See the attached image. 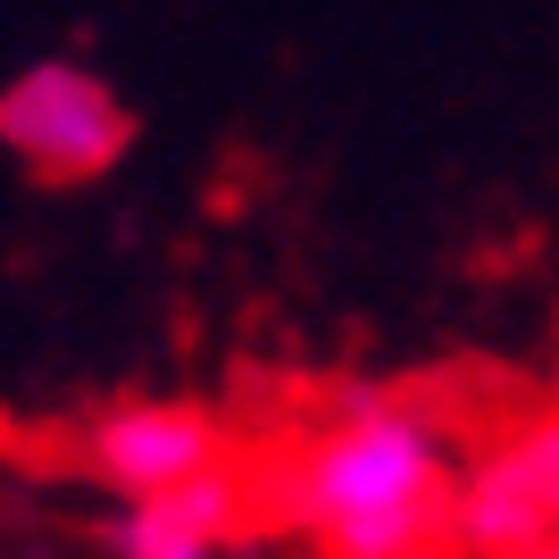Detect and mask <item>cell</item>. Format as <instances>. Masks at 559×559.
Masks as SVG:
<instances>
[{
    "label": "cell",
    "mask_w": 559,
    "mask_h": 559,
    "mask_svg": "<svg viewBox=\"0 0 559 559\" xmlns=\"http://www.w3.org/2000/svg\"><path fill=\"white\" fill-rule=\"evenodd\" d=\"M276 510L326 543V559H443L460 535L451 451L418 409H359L309 435L276 476Z\"/></svg>",
    "instance_id": "6da1fadb"
},
{
    "label": "cell",
    "mask_w": 559,
    "mask_h": 559,
    "mask_svg": "<svg viewBox=\"0 0 559 559\" xmlns=\"http://www.w3.org/2000/svg\"><path fill=\"white\" fill-rule=\"evenodd\" d=\"M126 142H134L126 100L75 59H34V68H17L0 84V151L43 185L109 176L126 159Z\"/></svg>",
    "instance_id": "7a4b0ae2"
},
{
    "label": "cell",
    "mask_w": 559,
    "mask_h": 559,
    "mask_svg": "<svg viewBox=\"0 0 559 559\" xmlns=\"http://www.w3.org/2000/svg\"><path fill=\"white\" fill-rule=\"evenodd\" d=\"M460 543L476 559H543L559 551V409L526 418L492 460L460 485Z\"/></svg>",
    "instance_id": "3957f363"
},
{
    "label": "cell",
    "mask_w": 559,
    "mask_h": 559,
    "mask_svg": "<svg viewBox=\"0 0 559 559\" xmlns=\"http://www.w3.org/2000/svg\"><path fill=\"white\" fill-rule=\"evenodd\" d=\"M84 451L126 501H159V492L226 467V426L192 401H126L109 418H93Z\"/></svg>",
    "instance_id": "277c9868"
},
{
    "label": "cell",
    "mask_w": 559,
    "mask_h": 559,
    "mask_svg": "<svg viewBox=\"0 0 559 559\" xmlns=\"http://www.w3.org/2000/svg\"><path fill=\"white\" fill-rule=\"evenodd\" d=\"M134 510H151L159 526H176V535L226 543V535H234V518H242V485H234L226 467H217V476H192V485L159 492V501H134Z\"/></svg>",
    "instance_id": "5b68a950"
},
{
    "label": "cell",
    "mask_w": 559,
    "mask_h": 559,
    "mask_svg": "<svg viewBox=\"0 0 559 559\" xmlns=\"http://www.w3.org/2000/svg\"><path fill=\"white\" fill-rule=\"evenodd\" d=\"M109 543H117V559H217V543L176 535V526H159L151 510H126V518L109 526Z\"/></svg>",
    "instance_id": "8992f818"
},
{
    "label": "cell",
    "mask_w": 559,
    "mask_h": 559,
    "mask_svg": "<svg viewBox=\"0 0 559 559\" xmlns=\"http://www.w3.org/2000/svg\"><path fill=\"white\" fill-rule=\"evenodd\" d=\"M543 559H559V551H543Z\"/></svg>",
    "instance_id": "52a82bcc"
}]
</instances>
